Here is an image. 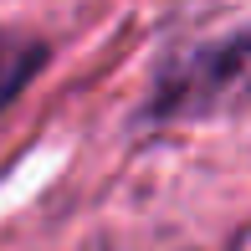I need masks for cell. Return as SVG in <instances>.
<instances>
[{
  "mask_svg": "<svg viewBox=\"0 0 251 251\" xmlns=\"http://www.w3.org/2000/svg\"><path fill=\"white\" fill-rule=\"evenodd\" d=\"M159 118H221L251 108V21L175 51L154 82Z\"/></svg>",
  "mask_w": 251,
  "mask_h": 251,
  "instance_id": "cell-1",
  "label": "cell"
},
{
  "mask_svg": "<svg viewBox=\"0 0 251 251\" xmlns=\"http://www.w3.org/2000/svg\"><path fill=\"white\" fill-rule=\"evenodd\" d=\"M47 67V47L36 36H21V31L0 26V108L21 98V87Z\"/></svg>",
  "mask_w": 251,
  "mask_h": 251,
  "instance_id": "cell-2",
  "label": "cell"
},
{
  "mask_svg": "<svg viewBox=\"0 0 251 251\" xmlns=\"http://www.w3.org/2000/svg\"><path fill=\"white\" fill-rule=\"evenodd\" d=\"M231 251H251V226H241V231H236V241H231Z\"/></svg>",
  "mask_w": 251,
  "mask_h": 251,
  "instance_id": "cell-3",
  "label": "cell"
}]
</instances>
